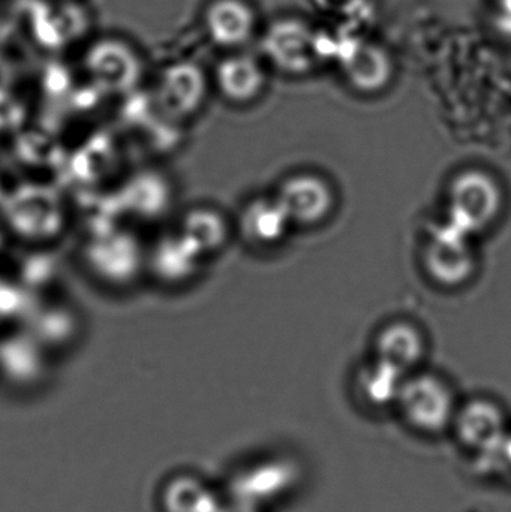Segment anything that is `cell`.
Masks as SVG:
<instances>
[{"instance_id": "obj_1", "label": "cell", "mask_w": 511, "mask_h": 512, "mask_svg": "<svg viewBox=\"0 0 511 512\" xmlns=\"http://www.w3.org/2000/svg\"><path fill=\"white\" fill-rule=\"evenodd\" d=\"M458 406L452 385L432 373L407 376L395 403L405 426L425 438L449 435Z\"/></svg>"}, {"instance_id": "obj_2", "label": "cell", "mask_w": 511, "mask_h": 512, "mask_svg": "<svg viewBox=\"0 0 511 512\" xmlns=\"http://www.w3.org/2000/svg\"><path fill=\"white\" fill-rule=\"evenodd\" d=\"M506 409L489 397H474L459 403L449 435L456 444L488 471L498 469V454L510 432Z\"/></svg>"}, {"instance_id": "obj_3", "label": "cell", "mask_w": 511, "mask_h": 512, "mask_svg": "<svg viewBox=\"0 0 511 512\" xmlns=\"http://www.w3.org/2000/svg\"><path fill=\"white\" fill-rule=\"evenodd\" d=\"M503 200V191L491 174L464 171L450 185L449 224L470 236L480 233L497 221Z\"/></svg>"}, {"instance_id": "obj_4", "label": "cell", "mask_w": 511, "mask_h": 512, "mask_svg": "<svg viewBox=\"0 0 511 512\" xmlns=\"http://www.w3.org/2000/svg\"><path fill=\"white\" fill-rule=\"evenodd\" d=\"M426 270L432 279L444 286H458L473 276L476 256L470 234L452 224L440 228L426 246Z\"/></svg>"}, {"instance_id": "obj_5", "label": "cell", "mask_w": 511, "mask_h": 512, "mask_svg": "<svg viewBox=\"0 0 511 512\" xmlns=\"http://www.w3.org/2000/svg\"><path fill=\"white\" fill-rule=\"evenodd\" d=\"M263 50L278 68L291 74L309 71L318 60L314 30L296 18L273 23L264 35Z\"/></svg>"}, {"instance_id": "obj_6", "label": "cell", "mask_w": 511, "mask_h": 512, "mask_svg": "<svg viewBox=\"0 0 511 512\" xmlns=\"http://www.w3.org/2000/svg\"><path fill=\"white\" fill-rule=\"evenodd\" d=\"M89 74L108 89H128L141 74V62L131 45L122 39L95 42L84 57Z\"/></svg>"}, {"instance_id": "obj_7", "label": "cell", "mask_w": 511, "mask_h": 512, "mask_svg": "<svg viewBox=\"0 0 511 512\" xmlns=\"http://www.w3.org/2000/svg\"><path fill=\"white\" fill-rule=\"evenodd\" d=\"M207 35L219 47L237 48L251 41L257 17L245 0H212L204 11Z\"/></svg>"}, {"instance_id": "obj_8", "label": "cell", "mask_w": 511, "mask_h": 512, "mask_svg": "<svg viewBox=\"0 0 511 512\" xmlns=\"http://www.w3.org/2000/svg\"><path fill=\"white\" fill-rule=\"evenodd\" d=\"M345 75L351 86L360 92L372 93L384 89L392 78L389 54L375 44L360 41L342 60Z\"/></svg>"}, {"instance_id": "obj_9", "label": "cell", "mask_w": 511, "mask_h": 512, "mask_svg": "<svg viewBox=\"0 0 511 512\" xmlns=\"http://www.w3.org/2000/svg\"><path fill=\"white\" fill-rule=\"evenodd\" d=\"M425 355V339L414 325L395 322L381 331L377 339V360L399 372L410 373Z\"/></svg>"}, {"instance_id": "obj_10", "label": "cell", "mask_w": 511, "mask_h": 512, "mask_svg": "<svg viewBox=\"0 0 511 512\" xmlns=\"http://www.w3.org/2000/svg\"><path fill=\"white\" fill-rule=\"evenodd\" d=\"M407 376L389 364L375 360L360 375V391L366 402L374 408H395L396 399Z\"/></svg>"}, {"instance_id": "obj_11", "label": "cell", "mask_w": 511, "mask_h": 512, "mask_svg": "<svg viewBox=\"0 0 511 512\" xmlns=\"http://www.w3.org/2000/svg\"><path fill=\"white\" fill-rule=\"evenodd\" d=\"M218 81L231 98H249L263 86V69L251 56H231L218 66Z\"/></svg>"}, {"instance_id": "obj_12", "label": "cell", "mask_w": 511, "mask_h": 512, "mask_svg": "<svg viewBox=\"0 0 511 512\" xmlns=\"http://www.w3.org/2000/svg\"><path fill=\"white\" fill-rule=\"evenodd\" d=\"M293 209L299 219L318 222L333 209V192L324 180L318 177H303L291 186Z\"/></svg>"}, {"instance_id": "obj_13", "label": "cell", "mask_w": 511, "mask_h": 512, "mask_svg": "<svg viewBox=\"0 0 511 512\" xmlns=\"http://www.w3.org/2000/svg\"><path fill=\"white\" fill-rule=\"evenodd\" d=\"M165 508L170 512H218V502L209 486L183 477L165 490Z\"/></svg>"}, {"instance_id": "obj_14", "label": "cell", "mask_w": 511, "mask_h": 512, "mask_svg": "<svg viewBox=\"0 0 511 512\" xmlns=\"http://www.w3.org/2000/svg\"><path fill=\"white\" fill-rule=\"evenodd\" d=\"M161 84L162 96L168 102L191 105L203 93V72L192 63H176L164 72Z\"/></svg>"}, {"instance_id": "obj_15", "label": "cell", "mask_w": 511, "mask_h": 512, "mask_svg": "<svg viewBox=\"0 0 511 512\" xmlns=\"http://www.w3.org/2000/svg\"><path fill=\"white\" fill-rule=\"evenodd\" d=\"M498 469L511 474V429L504 439L503 447L498 454Z\"/></svg>"}, {"instance_id": "obj_16", "label": "cell", "mask_w": 511, "mask_h": 512, "mask_svg": "<svg viewBox=\"0 0 511 512\" xmlns=\"http://www.w3.org/2000/svg\"><path fill=\"white\" fill-rule=\"evenodd\" d=\"M500 14L511 15V0H497Z\"/></svg>"}, {"instance_id": "obj_17", "label": "cell", "mask_w": 511, "mask_h": 512, "mask_svg": "<svg viewBox=\"0 0 511 512\" xmlns=\"http://www.w3.org/2000/svg\"><path fill=\"white\" fill-rule=\"evenodd\" d=\"M230 512H234V511H230ZM236 512H246V508H245V510H239V511H236Z\"/></svg>"}]
</instances>
